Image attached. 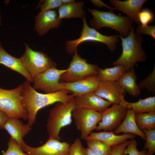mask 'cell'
Segmentation results:
<instances>
[{"mask_svg":"<svg viewBox=\"0 0 155 155\" xmlns=\"http://www.w3.org/2000/svg\"><path fill=\"white\" fill-rule=\"evenodd\" d=\"M30 83L26 80L21 84L22 102L28 114L27 124L31 127L35 123L37 114L40 109L55 103L68 102L74 97L65 89L52 93H40Z\"/></svg>","mask_w":155,"mask_h":155,"instance_id":"1","label":"cell"},{"mask_svg":"<svg viewBox=\"0 0 155 155\" xmlns=\"http://www.w3.org/2000/svg\"><path fill=\"white\" fill-rule=\"evenodd\" d=\"M119 36L121 40L122 52L113 65L124 66L127 71L133 68L137 63L146 61V55L142 46L143 38L135 32L133 27L127 36Z\"/></svg>","mask_w":155,"mask_h":155,"instance_id":"2","label":"cell"},{"mask_svg":"<svg viewBox=\"0 0 155 155\" xmlns=\"http://www.w3.org/2000/svg\"><path fill=\"white\" fill-rule=\"evenodd\" d=\"M93 18L90 22L92 28L95 29L103 27L111 28L117 31L119 36L126 37L132 28L133 21L127 16H121L113 11H102L94 9H88Z\"/></svg>","mask_w":155,"mask_h":155,"instance_id":"3","label":"cell"},{"mask_svg":"<svg viewBox=\"0 0 155 155\" xmlns=\"http://www.w3.org/2000/svg\"><path fill=\"white\" fill-rule=\"evenodd\" d=\"M74 97L68 102L57 103L50 111L46 126L49 137L60 140L61 129L71 124L72 113L76 106Z\"/></svg>","mask_w":155,"mask_h":155,"instance_id":"4","label":"cell"},{"mask_svg":"<svg viewBox=\"0 0 155 155\" xmlns=\"http://www.w3.org/2000/svg\"><path fill=\"white\" fill-rule=\"evenodd\" d=\"M83 27L79 38L72 40L67 41L65 43V49L68 54H74L77 51L79 45L86 41H93L105 44L108 49L113 51L116 48V44L119 42V35H114L107 36L102 34L96 29L88 26L85 16L82 18Z\"/></svg>","mask_w":155,"mask_h":155,"instance_id":"5","label":"cell"},{"mask_svg":"<svg viewBox=\"0 0 155 155\" xmlns=\"http://www.w3.org/2000/svg\"><path fill=\"white\" fill-rule=\"evenodd\" d=\"M22 86L6 90L0 87V110L9 118L28 120L27 112L22 102Z\"/></svg>","mask_w":155,"mask_h":155,"instance_id":"6","label":"cell"},{"mask_svg":"<svg viewBox=\"0 0 155 155\" xmlns=\"http://www.w3.org/2000/svg\"><path fill=\"white\" fill-rule=\"evenodd\" d=\"M25 46V52L20 58L33 79L49 69L56 67V63L46 54L32 50L27 44Z\"/></svg>","mask_w":155,"mask_h":155,"instance_id":"7","label":"cell"},{"mask_svg":"<svg viewBox=\"0 0 155 155\" xmlns=\"http://www.w3.org/2000/svg\"><path fill=\"white\" fill-rule=\"evenodd\" d=\"M99 68L95 64L88 63L78 54H74L67 71L61 76L62 82H72L90 76L96 75Z\"/></svg>","mask_w":155,"mask_h":155,"instance_id":"8","label":"cell"},{"mask_svg":"<svg viewBox=\"0 0 155 155\" xmlns=\"http://www.w3.org/2000/svg\"><path fill=\"white\" fill-rule=\"evenodd\" d=\"M77 130L80 131L81 138L85 140L95 129L101 120V113L76 105L72 113Z\"/></svg>","mask_w":155,"mask_h":155,"instance_id":"9","label":"cell"},{"mask_svg":"<svg viewBox=\"0 0 155 155\" xmlns=\"http://www.w3.org/2000/svg\"><path fill=\"white\" fill-rule=\"evenodd\" d=\"M67 69H58L53 67L39 74L33 79V88L40 90L46 93H52L65 89L62 82H60L62 75Z\"/></svg>","mask_w":155,"mask_h":155,"instance_id":"10","label":"cell"},{"mask_svg":"<svg viewBox=\"0 0 155 155\" xmlns=\"http://www.w3.org/2000/svg\"><path fill=\"white\" fill-rule=\"evenodd\" d=\"M70 146L67 142L49 137L40 146L33 147L24 142L21 147L28 155H69Z\"/></svg>","mask_w":155,"mask_h":155,"instance_id":"11","label":"cell"},{"mask_svg":"<svg viewBox=\"0 0 155 155\" xmlns=\"http://www.w3.org/2000/svg\"><path fill=\"white\" fill-rule=\"evenodd\" d=\"M127 110L119 104H113L101 113V120L95 129L104 131L115 130L125 118Z\"/></svg>","mask_w":155,"mask_h":155,"instance_id":"12","label":"cell"},{"mask_svg":"<svg viewBox=\"0 0 155 155\" xmlns=\"http://www.w3.org/2000/svg\"><path fill=\"white\" fill-rule=\"evenodd\" d=\"M125 92L117 82L100 81L94 92L112 104L120 105L125 99Z\"/></svg>","mask_w":155,"mask_h":155,"instance_id":"13","label":"cell"},{"mask_svg":"<svg viewBox=\"0 0 155 155\" xmlns=\"http://www.w3.org/2000/svg\"><path fill=\"white\" fill-rule=\"evenodd\" d=\"M61 22L55 11H40L35 17L34 28L38 35L41 36L50 29L57 28L61 24Z\"/></svg>","mask_w":155,"mask_h":155,"instance_id":"14","label":"cell"},{"mask_svg":"<svg viewBox=\"0 0 155 155\" xmlns=\"http://www.w3.org/2000/svg\"><path fill=\"white\" fill-rule=\"evenodd\" d=\"M100 82L96 75H95L72 82H62L65 89L71 92L75 96L94 92Z\"/></svg>","mask_w":155,"mask_h":155,"instance_id":"15","label":"cell"},{"mask_svg":"<svg viewBox=\"0 0 155 155\" xmlns=\"http://www.w3.org/2000/svg\"><path fill=\"white\" fill-rule=\"evenodd\" d=\"M76 105L85 108L101 113L111 103L96 94L94 92L74 96Z\"/></svg>","mask_w":155,"mask_h":155,"instance_id":"16","label":"cell"},{"mask_svg":"<svg viewBox=\"0 0 155 155\" xmlns=\"http://www.w3.org/2000/svg\"><path fill=\"white\" fill-rule=\"evenodd\" d=\"M16 118H9L4 124L3 129L5 130L21 147L24 142L23 138L31 131L32 128L24 124Z\"/></svg>","mask_w":155,"mask_h":155,"instance_id":"17","label":"cell"},{"mask_svg":"<svg viewBox=\"0 0 155 155\" xmlns=\"http://www.w3.org/2000/svg\"><path fill=\"white\" fill-rule=\"evenodd\" d=\"M146 0H127L121 1L118 0H110L111 3L117 9L125 13L133 21L140 24L138 18V14Z\"/></svg>","mask_w":155,"mask_h":155,"instance_id":"18","label":"cell"},{"mask_svg":"<svg viewBox=\"0 0 155 155\" xmlns=\"http://www.w3.org/2000/svg\"><path fill=\"white\" fill-rule=\"evenodd\" d=\"M0 64L24 76L30 83L33 79L25 68L20 58L15 57L6 52L0 42Z\"/></svg>","mask_w":155,"mask_h":155,"instance_id":"19","label":"cell"},{"mask_svg":"<svg viewBox=\"0 0 155 155\" xmlns=\"http://www.w3.org/2000/svg\"><path fill=\"white\" fill-rule=\"evenodd\" d=\"M136 135L130 133H124L117 135L113 132L104 131L99 132H91L85 139H95L101 141L112 147L122 143L128 140L134 139Z\"/></svg>","mask_w":155,"mask_h":155,"instance_id":"20","label":"cell"},{"mask_svg":"<svg viewBox=\"0 0 155 155\" xmlns=\"http://www.w3.org/2000/svg\"><path fill=\"white\" fill-rule=\"evenodd\" d=\"M135 113L131 109H128L124 120L119 126L113 132L117 135L121 133L137 135L145 140L144 133L138 127L135 120Z\"/></svg>","mask_w":155,"mask_h":155,"instance_id":"21","label":"cell"},{"mask_svg":"<svg viewBox=\"0 0 155 155\" xmlns=\"http://www.w3.org/2000/svg\"><path fill=\"white\" fill-rule=\"evenodd\" d=\"M137 79L134 68H132L125 72L117 82L125 92L137 97L141 93L140 89L136 83Z\"/></svg>","mask_w":155,"mask_h":155,"instance_id":"22","label":"cell"},{"mask_svg":"<svg viewBox=\"0 0 155 155\" xmlns=\"http://www.w3.org/2000/svg\"><path fill=\"white\" fill-rule=\"evenodd\" d=\"M120 105L131 109L135 114L155 112V96L140 99L135 102H129L124 99Z\"/></svg>","mask_w":155,"mask_h":155,"instance_id":"23","label":"cell"},{"mask_svg":"<svg viewBox=\"0 0 155 155\" xmlns=\"http://www.w3.org/2000/svg\"><path fill=\"white\" fill-rule=\"evenodd\" d=\"M84 3L82 1L64 4L58 9V18L60 20L64 18H82L85 16L83 9Z\"/></svg>","mask_w":155,"mask_h":155,"instance_id":"24","label":"cell"},{"mask_svg":"<svg viewBox=\"0 0 155 155\" xmlns=\"http://www.w3.org/2000/svg\"><path fill=\"white\" fill-rule=\"evenodd\" d=\"M127 70L121 65L102 69L99 68L96 74L100 81L117 82Z\"/></svg>","mask_w":155,"mask_h":155,"instance_id":"25","label":"cell"},{"mask_svg":"<svg viewBox=\"0 0 155 155\" xmlns=\"http://www.w3.org/2000/svg\"><path fill=\"white\" fill-rule=\"evenodd\" d=\"M135 120L141 131L155 129V112L135 114Z\"/></svg>","mask_w":155,"mask_h":155,"instance_id":"26","label":"cell"},{"mask_svg":"<svg viewBox=\"0 0 155 155\" xmlns=\"http://www.w3.org/2000/svg\"><path fill=\"white\" fill-rule=\"evenodd\" d=\"M88 147L97 155H110L111 147L104 142L95 139L86 140Z\"/></svg>","mask_w":155,"mask_h":155,"instance_id":"27","label":"cell"},{"mask_svg":"<svg viewBox=\"0 0 155 155\" xmlns=\"http://www.w3.org/2000/svg\"><path fill=\"white\" fill-rule=\"evenodd\" d=\"M146 140L144 149H148L149 155H153L155 152V129L150 130L143 129Z\"/></svg>","mask_w":155,"mask_h":155,"instance_id":"28","label":"cell"},{"mask_svg":"<svg viewBox=\"0 0 155 155\" xmlns=\"http://www.w3.org/2000/svg\"><path fill=\"white\" fill-rule=\"evenodd\" d=\"M138 86L140 89L146 88L153 94L155 93V67L148 76L138 83Z\"/></svg>","mask_w":155,"mask_h":155,"instance_id":"29","label":"cell"},{"mask_svg":"<svg viewBox=\"0 0 155 155\" xmlns=\"http://www.w3.org/2000/svg\"><path fill=\"white\" fill-rule=\"evenodd\" d=\"M2 155H28L21 147L12 138L10 137L8 143V148Z\"/></svg>","mask_w":155,"mask_h":155,"instance_id":"30","label":"cell"},{"mask_svg":"<svg viewBox=\"0 0 155 155\" xmlns=\"http://www.w3.org/2000/svg\"><path fill=\"white\" fill-rule=\"evenodd\" d=\"M137 145L135 140L134 139L130 140L127 146L124 150L122 155H149L146 150H138L137 148Z\"/></svg>","mask_w":155,"mask_h":155,"instance_id":"31","label":"cell"},{"mask_svg":"<svg viewBox=\"0 0 155 155\" xmlns=\"http://www.w3.org/2000/svg\"><path fill=\"white\" fill-rule=\"evenodd\" d=\"M138 18L141 25L146 26L153 21L154 15L152 11L149 9H144L139 13Z\"/></svg>","mask_w":155,"mask_h":155,"instance_id":"32","label":"cell"},{"mask_svg":"<svg viewBox=\"0 0 155 155\" xmlns=\"http://www.w3.org/2000/svg\"><path fill=\"white\" fill-rule=\"evenodd\" d=\"M39 4L41 11H44L59 7L64 4L62 0H45Z\"/></svg>","mask_w":155,"mask_h":155,"instance_id":"33","label":"cell"},{"mask_svg":"<svg viewBox=\"0 0 155 155\" xmlns=\"http://www.w3.org/2000/svg\"><path fill=\"white\" fill-rule=\"evenodd\" d=\"M85 148L80 139L77 138L70 145L69 155H85Z\"/></svg>","mask_w":155,"mask_h":155,"instance_id":"34","label":"cell"},{"mask_svg":"<svg viewBox=\"0 0 155 155\" xmlns=\"http://www.w3.org/2000/svg\"><path fill=\"white\" fill-rule=\"evenodd\" d=\"M135 33L139 35L146 34L152 36L154 39H155V26H143L141 25H138Z\"/></svg>","mask_w":155,"mask_h":155,"instance_id":"35","label":"cell"},{"mask_svg":"<svg viewBox=\"0 0 155 155\" xmlns=\"http://www.w3.org/2000/svg\"><path fill=\"white\" fill-rule=\"evenodd\" d=\"M129 140L111 147L112 151L110 155H122L124 149L127 146Z\"/></svg>","mask_w":155,"mask_h":155,"instance_id":"36","label":"cell"},{"mask_svg":"<svg viewBox=\"0 0 155 155\" xmlns=\"http://www.w3.org/2000/svg\"><path fill=\"white\" fill-rule=\"evenodd\" d=\"M91 2L94 5L98 7H101L103 6L106 7L109 9L110 10V11H113V10L115 9L114 7L113 8L109 7L100 0H92Z\"/></svg>","mask_w":155,"mask_h":155,"instance_id":"37","label":"cell"},{"mask_svg":"<svg viewBox=\"0 0 155 155\" xmlns=\"http://www.w3.org/2000/svg\"><path fill=\"white\" fill-rule=\"evenodd\" d=\"M9 118L6 114L0 110V129H3L4 124Z\"/></svg>","mask_w":155,"mask_h":155,"instance_id":"38","label":"cell"},{"mask_svg":"<svg viewBox=\"0 0 155 155\" xmlns=\"http://www.w3.org/2000/svg\"><path fill=\"white\" fill-rule=\"evenodd\" d=\"M85 155H97L91 149L87 147L85 148Z\"/></svg>","mask_w":155,"mask_h":155,"instance_id":"39","label":"cell"},{"mask_svg":"<svg viewBox=\"0 0 155 155\" xmlns=\"http://www.w3.org/2000/svg\"><path fill=\"white\" fill-rule=\"evenodd\" d=\"M1 16H0V26L1 25Z\"/></svg>","mask_w":155,"mask_h":155,"instance_id":"40","label":"cell"}]
</instances>
